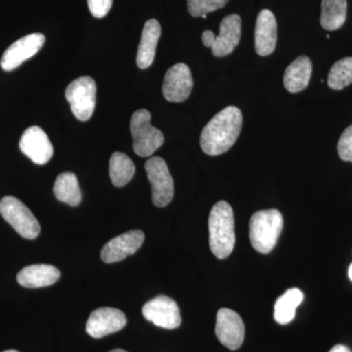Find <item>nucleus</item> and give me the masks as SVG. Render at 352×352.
Instances as JSON below:
<instances>
[{
  "label": "nucleus",
  "instance_id": "1",
  "mask_svg": "<svg viewBox=\"0 0 352 352\" xmlns=\"http://www.w3.org/2000/svg\"><path fill=\"white\" fill-rule=\"evenodd\" d=\"M243 115L239 108L228 106L214 116L201 131V150L208 156H219L232 148L239 138Z\"/></svg>",
  "mask_w": 352,
  "mask_h": 352
},
{
  "label": "nucleus",
  "instance_id": "2",
  "mask_svg": "<svg viewBox=\"0 0 352 352\" xmlns=\"http://www.w3.org/2000/svg\"><path fill=\"white\" fill-rule=\"evenodd\" d=\"M210 247L217 258H228L235 247V219L232 208L220 201L210 210L208 219Z\"/></svg>",
  "mask_w": 352,
  "mask_h": 352
},
{
  "label": "nucleus",
  "instance_id": "3",
  "mask_svg": "<svg viewBox=\"0 0 352 352\" xmlns=\"http://www.w3.org/2000/svg\"><path fill=\"white\" fill-rule=\"evenodd\" d=\"M283 229V217L278 210H261L250 220V240L254 249L261 254H270Z\"/></svg>",
  "mask_w": 352,
  "mask_h": 352
},
{
  "label": "nucleus",
  "instance_id": "4",
  "mask_svg": "<svg viewBox=\"0 0 352 352\" xmlns=\"http://www.w3.org/2000/svg\"><path fill=\"white\" fill-rule=\"evenodd\" d=\"M131 133L133 139V150L139 157L152 156L164 144L163 132L151 124V113L140 109L132 115Z\"/></svg>",
  "mask_w": 352,
  "mask_h": 352
},
{
  "label": "nucleus",
  "instance_id": "5",
  "mask_svg": "<svg viewBox=\"0 0 352 352\" xmlns=\"http://www.w3.org/2000/svg\"><path fill=\"white\" fill-rule=\"evenodd\" d=\"M0 214L25 239H36L41 233L38 219L30 208L13 196H6L0 201Z\"/></svg>",
  "mask_w": 352,
  "mask_h": 352
},
{
  "label": "nucleus",
  "instance_id": "6",
  "mask_svg": "<svg viewBox=\"0 0 352 352\" xmlns=\"http://www.w3.org/2000/svg\"><path fill=\"white\" fill-rule=\"evenodd\" d=\"M96 83L90 76H80L72 82L65 91L72 112L78 120L87 122L94 113Z\"/></svg>",
  "mask_w": 352,
  "mask_h": 352
},
{
  "label": "nucleus",
  "instance_id": "7",
  "mask_svg": "<svg viewBox=\"0 0 352 352\" xmlns=\"http://www.w3.org/2000/svg\"><path fill=\"white\" fill-rule=\"evenodd\" d=\"M148 179L152 186V201L156 207H166L175 194L173 179L168 164L162 157H153L145 164Z\"/></svg>",
  "mask_w": 352,
  "mask_h": 352
},
{
  "label": "nucleus",
  "instance_id": "8",
  "mask_svg": "<svg viewBox=\"0 0 352 352\" xmlns=\"http://www.w3.org/2000/svg\"><path fill=\"white\" fill-rule=\"evenodd\" d=\"M143 316L157 327L176 329L182 325V315L177 303L166 296H157L142 308Z\"/></svg>",
  "mask_w": 352,
  "mask_h": 352
},
{
  "label": "nucleus",
  "instance_id": "9",
  "mask_svg": "<svg viewBox=\"0 0 352 352\" xmlns=\"http://www.w3.org/2000/svg\"><path fill=\"white\" fill-rule=\"evenodd\" d=\"M193 87L191 69L186 64L178 63L166 72L162 89L166 100L182 103L189 98Z\"/></svg>",
  "mask_w": 352,
  "mask_h": 352
},
{
  "label": "nucleus",
  "instance_id": "10",
  "mask_svg": "<svg viewBox=\"0 0 352 352\" xmlns=\"http://www.w3.org/2000/svg\"><path fill=\"white\" fill-rule=\"evenodd\" d=\"M215 333L219 342L231 351H236L245 339V325L237 312L221 308L217 312Z\"/></svg>",
  "mask_w": 352,
  "mask_h": 352
},
{
  "label": "nucleus",
  "instance_id": "11",
  "mask_svg": "<svg viewBox=\"0 0 352 352\" xmlns=\"http://www.w3.org/2000/svg\"><path fill=\"white\" fill-rule=\"evenodd\" d=\"M45 43L43 34H28L11 44L4 52L0 61V66L4 71H13L17 69L25 60L36 54Z\"/></svg>",
  "mask_w": 352,
  "mask_h": 352
},
{
  "label": "nucleus",
  "instance_id": "12",
  "mask_svg": "<svg viewBox=\"0 0 352 352\" xmlns=\"http://www.w3.org/2000/svg\"><path fill=\"white\" fill-rule=\"evenodd\" d=\"M126 325V316L122 310L100 307L90 314L87 323L88 335L101 339L110 333L119 332Z\"/></svg>",
  "mask_w": 352,
  "mask_h": 352
},
{
  "label": "nucleus",
  "instance_id": "13",
  "mask_svg": "<svg viewBox=\"0 0 352 352\" xmlns=\"http://www.w3.org/2000/svg\"><path fill=\"white\" fill-rule=\"evenodd\" d=\"M19 146L21 151L36 164H47L54 153L47 134L38 126L25 129L20 139Z\"/></svg>",
  "mask_w": 352,
  "mask_h": 352
},
{
  "label": "nucleus",
  "instance_id": "14",
  "mask_svg": "<svg viewBox=\"0 0 352 352\" xmlns=\"http://www.w3.org/2000/svg\"><path fill=\"white\" fill-rule=\"evenodd\" d=\"M144 240V233L141 230H131L122 234L104 245L101 251L102 261L106 263L124 261L127 256L135 254Z\"/></svg>",
  "mask_w": 352,
  "mask_h": 352
},
{
  "label": "nucleus",
  "instance_id": "15",
  "mask_svg": "<svg viewBox=\"0 0 352 352\" xmlns=\"http://www.w3.org/2000/svg\"><path fill=\"white\" fill-rule=\"evenodd\" d=\"M242 20L239 15L226 16L219 25V34L212 41V52L215 57H226L231 54L240 43Z\"/></svg>",
  "mask_w": 352,
  "mask_h": 352
},
{
  "label": "nucleus",
  "instance_id": "16",
  "mask_svg": "<svg viewBox=\"0 0 352 352\" xmlns=\"http://www.w3.org/2000/svg\"><path fill=\"white\" fill-rule=\"evenodd\" d=\"M277 43V21L268 9L259 12L254 30V47L259 56H270Z\"/></svg>",
  "mask_w": 352,
  "mask_h": 352
},
{
  "label": "nucleus",
  "instance_id": "17",
  "mask_svg": "<svg viewBox=\"0 0 352 352\" xmlns=\"http://www.w3.org/2000/svg\"><path fill=\"white\" fill-rule=\"evenodd\" d=\"M61 272L50 264H32L18 273L17 281L25 288L36 289L56 283Z\"/></svg>",
  "mask_w": 352,
  "mask_h": 352
},
{
  "label": "nucleus",
  "instance_id": "18",
  "mask_svg": "<svg viewBox=\"0 0 352 352\" xmlns=\"http://www.w3.org/2000/svg\"><path fill=\"white\" fill-rule=\"evenodd\" d=\"M161 34L162 28L159 21L151 19L145 23L138 46V57H136V63L139 69L149 68L154 62Z\"/></svg>",
  "mask_w": 352,
  "mask_h": 352
},
{
  "label": "nucleus",
  "instance_id": "19",
  "mask_svg": "<svg viewBox=\"0 0 352 352\" xmlns=\"http://www.w3.org/2000/svg\"><path fill=\"white\" fill-rule=\"evenodd\" d=\"M312 74L311 60L307 56L296 58L284 74L285 88L291 94L302 91L309 85Z\"/></svg>",
  "mask_w": 352,
  "mask_h": 352
},
{
  "label": "nucleus",
  "instance_id": "20",
  "mask_svg": "<svg viewBox=\"0 0 352 352\" xmlns=\"http://www.w3.org/2000/svg\"><path fill=\"white\" fill-rule=\"evenodd\" d=\"M53 192L58 200L72 207H76L82 201V191L75 173H63L58 176Z\"/></svg>",
  "mask_w": 352,
  "mask_h": 352
},
{
  "label": "nucleus",
  "instance_id": "21",
  "mask_svg": "<svg viewBox=\"0 0 352 352\" xmlns=\"http://www.w3.org/2000/svg\"><path fill=\"white\" fill-rule=\"evenodd\" d=\"M303 300V294L300 289H288L280 296L274 305V319L277 323L286 325L291 323L296 316V309Z\"/></svg>",
  "mask_w": 352,
  "mask_h": 352
},
{
  "label": "nucleus",
  "instance_id": "22",
  "mask_svg": "<svg viewBox=\"0 0 352 352\" xmlns=\"http://www.w3.org/2000/svg\"><path fill=\"white\" fill-rule=\"evenodd\" d=\"M320 24L327 31H336L346 23V0H323L321 4Z\"/></svg>",
  "mask_w": 352,
  "mask_h": 352
},
{
  "label": "nucleus",
  "instance_id": "23",
  "mask_svg": "<svg viewBox=\"0 0 352 352\" xmlns=\"http://www.w3.org/2000/svg\"><path fill=\"white\" fill-rule=\"evenodd\" d=\"M135 173L133 162L124 153H113L110 160V176L113 186L124 187Z\"/></svg>",
  "mask_w": 352,
  "mask_h": 352
},
{
  "label": "nucleus",
  "instance_id": "24",
  "mask_svg": "<svg viewBox=\"0 0 352 352\" xmlns=\"http://www.w3.org/2000/svg\"><path fill=\"white\" fill-rule=\"evenodd\" d=\"M352 83V57L344 58L333 65L328 75L329 87L342 90Z\"/></svg>",
  "mask_w": 352,
  "mask_h": 352
},
{
  "label": "nucleus",
  "instance_id": "25",
  "mask_svg": "<svg viewBox=\"0 0 352 352\" xmlns=\"http://www.w3.org/2000/svg\"><path fill=\"white\" fill-rule=\"evenodd\" d=\"M229 0H188L187 6L190 15L201 17L208 13L223 8Z\"/></svg>",
  "mask_w": 352,
  "mask_h": 352
},
{
  "label": "nucleus",
  "instance_id": "26",
  "mask_svg": "<svg viewBox=\"0 0 352 352\" xmlns=\"http://www.w3.org/2000/svg\"><path fill=\"white\" fill-rule=\"evenodd\" d=\"M338 154L342 161L352 163V126L342 132L338 142Z\"/></svg>",
  "mask_w": 352,
  "mask_h": 352
},
{
  "label": "nucleus",
  "instance_id": "27",
  "mask_svg": "<svg viewBox=\"0 0 352 352\" xmlns=\"http://www.w3.org/2000/svg\"><path fill=\"white\" fill-rule=\"evenodd\" d=\"M113 0H87L88 8L95 18H103L112 8Z\"/></svg>",
  "mask_w": 352,
  "mask_h": 352
},
{
  "label": "nucleus",
  "instance_id": "28",
  "mask_svg": "<svg viewBox=\"0 0 352 352\" xmlns=\"http://www.w3.org/2000/svg\"><path fill=\"white\" fill-rule=\"evenodd\" d=\"M215 34L212 31H205L203 32V36H201V41H203L204 45L206 47L210 48L212 46V41H214Z\"/></svg>",
  "mask_w": 352,
  "mask_h": 352
},
{
  "label": "nucleus",
  "instance_id": "29",
  "mask_svg": "<svg viewBox=\"0 0 352 352\" xmlns=\"http://www.w3.org/2000/svg\"><path fill=\"white\" fill-rule=\"evenodd\" d=\"M329 352H351V349L346 346H342V344H338V346H335L331 349Z\"/></svg>",
  "mask_w": 352,
  "mask_h": 352
},
{
  "label": "nucleus",
  "instance_id": "30",
  "mask_svg": "<svg viewBox=\"0 0 352 352\" xmlns=\"http://www.w3.org/2000/svg\"><path fill=\"white\" fill-rule=\"evenodd\" d=\"M349 279H351L352 281V263L351 264V266H349Z\"/></svg>",
  "mask_w": 352,
  "mask_h": 352
},
{
  "label": "nucleus",
  "instance_id": "31",
  "mask_svg": "<svg viewBox=\"0 0 352 352\" xmlns=\"http://www.w3.org/2000/svg\"><path fill=\"white\" fill-rule=\"evenodd\" d=\"M110 352H127V351H124V349H113V351H111Z\"/></svg>",
  "mask_w": 352,
  "mask_h": 352
},
{
  "label": "nucleus",
  "instance_id": "32",
  "mask_svg": "<svg viewBox=\"0 0 352 352\" xmlns=\"http://www.w3.org/2000/svg\"><path fill=\"white\" fill-rule=\"evenodd\" d=\"M3 352H19V351H14V349H10V351H3Z\"/></svg>",
  "mask_w": 352,
  "mask_h": 352
}]
</instances>
